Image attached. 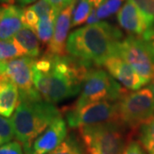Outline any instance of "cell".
I'll return each mask as SVG.
<instances>
[{
    "label": "cell",
    "instance_id": "8",
    "mask_svg": "<svg viewBox=\"0 0 154 154\" xmlns=\"http://www.w3.org/2000/svg\"><path fill=\"white\" fill-rule=\"evenodd\" d=\"M68 125L81 128L118 120V100H102L90 103L78 109H66Z\"/></svg>",
    "mask_w": 154,
    "mask_h": 154
},
{
    "label": "cell",
    "instance_id": "28",
    "mask_svg": "<svg viewBox=\"0 0 154 154\" xmlns=\"http://www.w3.org/2000/svg\"><path fill=\"white\" fill-rule=\"evenodd\" d=\"M122 154H147L140 141L129 140Z\"/></svg>",
    "mask_w": 154,
    "mask_h": 154
},
{
    "label": "cell",
    "instance_id": "4",
    "mask_svg": "<svg viewBox=\"0 0 154 154\" xmlns=\"http://www.w3.org/2000/svg\"><path fill=\"white\" fill-rule=\"evenodd\" d=\"M127 128L111 121L79 128L88 154H122L126 146Z\"/></svg>",
    "mask_w": 154,
    "mask_h": 154
},
{
    "label": "cell",
    "instance_id": "12",
    "mask_svg": "<svg viewBox=\"0 0 154 154\" xmlns=\"http://www.w3.org/2000/svg\"><path fill=\"white\" fill-rule=\"evenodd\" d=\"M66 136V122L61 116L35 140L30 154H49L64 141Z\"/></svg>",
    "mask_w": 154,
    "mask_h": 154
},
{
    "label": "cell",
    "instance_id": "23",
    "mask_svg": "<svg viewBox=\"0 0 154 154\" xmlns=\"http://www.w3.org/2000/svg\"><path fill=\"white\" fill-rule=\"evenodd\" d=\"M14 136L15 132L11 120L0 115V146L11 142Z\"/></svg>",
    "mask_w": 154,
    "mask_h": 154
},
{
    "label": "cell",
    "instance_id": "21",
    "mask_svg": "<svg viewBox=\"0 0 154 154\" xmlns=\"http://www.w3.org/2000/svg\"><path fill=\"white\" fill-rule=\"evenodd\" d=\"M138 9L148 28L154 25V0H128Z\"/></svg>",
    "mask_w": 154,
    "mask_h": 154
},
{
    "label": "cell",
    "instance_id": "22",
    "mask_svg": "<svg viewBox=\"0 0 154 154\" xmlns=\"http://www.w3.org/2000/svg\"><path fill=\"white\" fill-rule=\"evenodd\" d=\"M124 0H105V2L97 8V15L99 19H105L116 13L121 9Z\"/></svg>",
    "mask_w": 154,
    "mask_h": 154
},
{
    "label": "cell",
    "instance_id": "33",
    "mask_svg": "<svg viewBox=\"0 0 154 154\" xmlns=\"http://www.w3.org/2000/svg\"><path fill=\"white\" fill-rule=\"evenodd\" d=\"M89 1L92 3V5H94V8H99V6L101 5L105 0H89Z\"/></svg>",
    "mask_w": 154,
    "mask_h": 154
},
{
    "label": "cell",
    "instance_id": "14",
    "mask_svg": "<svg viewBox=\"0 0 154 154\" xmlns=\"http://www.w3.org/2000/svg\"><path fill=\"white\" fill-rule=\"evenodd\" d=\"M116 17L119 25L130 35L142 36L149 28L140 12L128 1L122 6Z\"/></svg>",
    "mask_w": 154,
    "mask_h": 154
},
{
    "label": "cell",
    "instance_id": "10",
    "mask_svg": "<svg viewBox=\"0 0 154 154\" xmlns=\"http://www.w3.org/2000/svg\"><path fill=\"white\" fill-rule=\"evenodd\" d=\"M75 3L64 7L59 12L56 20L54 33L50 43L47 45L45 54L51 56H65L67 53V41L69 38V30L71 27L72 17Z\"/></svg>",
    "mask_w": 154,
    "mask_h": 154
},
{
    "label": "cell",
    "instance_id": "25",
    "mask_svg": "<svg viewBox=\"0 0 154 154\" xmlns=\"http://www.w3.org/2000/svg\"><path fill=\"white\" fill-rule=\"evenodd\" d=\"M49 154H82L81 150L78 148L76 144L73 142L71 140H64L59 146L52 151Z\"/></svg>",
    "mask_w": 154,
    "mask_h": 154
},
{
    "label": "cell",
    "instance_id": "7",
    "mask_svg": "<svg viewBox=\"0 0 154 154\" xmlns=\"http://www.w3.org/2000/svg\"><path fill=\"white\" fill-rule=\"evenodd\" d=\"M116 56L128 63L147 83L154 79V51L141 36L123 38Z\"/></svg>",
    "mask_w": 154,
    "mask_h": 154
},
{
    "label": "cell",
    "instance_id": "36",
    "mask_svg": "<svg viewBox=\"0 0 154 154\" xmlns=\"http://www.w3.org/2000/svg\"><path fill=\"white\" fill-rule=\"evenodd\" d=\"M151 90L152 91V94H153L154 96V79L152 81V83H151Z\"/></svg>",
    "mask_w": 154,
    "mask_h": 154
},
{
    "label": "cell",
    "instance_id": "31",
    "mask_svg": "<svg viewBox=\"0 0 154 154\" xmlns=\"http://www.w3.org/2000/svg\"><path fill=\"white\" fill-rule=\"evenodd\" d=\"M47 1L52 5L53 8H55L57 11H61L65 7L64 0H47Z\"/></svg>",
    "mask_w": 154,
    "mask_h": 154
},
{
    "label": "cell",
    "instance_id": "30",
    "mask_svg": "<svg viewBox=\"0 0 154 154\" xmlns=\"http://www.w3.org/2000/svg\"><path fill=\"white\" fill-rule=\"evenodd\" d=\"M99 22H100V19L98 17V15H97V8H94L91 14H90V16L88 17L87 24L92 25V24H96Z\"/></svg>",
    "mask_w": 154,
    "mask_h": 154
},
{
    "label": "cell",
    "instance_id": "16",
    "mask_svg": "<svg viewBox=\"0 0 154 154\" xmlns=\"http://www.w3.org/2000/svg\"><path fill=\"white\" fill-rule=\"evenodd\" d=\"M13 38L24 50L27 57H30L33 58L39 55L40 53L39 39L33 29L26 26H23L17 32Z\"/></svg>",
    "mask_w": 154,
    "mask_h": 154
},
{
    "label": "cell",
    "instance_id": "1",
    "mask_svg": "<svg viewBox=\"0 0 154 154\" xmlns=\"http://www.w3.org/2000/svg\"><path fill=\"white\" fill-rule=\"evenodd\" d=\"M50 56L49 71H39L33 65V85L44 100L55 104L75 96L82 90L88 71L94 66L71 56Z\"/></svg>",
    "mask_w": 154,
    "mask_h": 154
},
{
    "label": "cell",
    "instance_id": "17",
    "mask_svg": "<svg viewBox=\"0 0 154 154\" xmlns=\"http://www.w3.org/2000/svg\"><path fill=\"white\" fill-rule=\"evenodd\" d=\"M60 11L54 10L51 14L45 17L39 18L38 26L36 28L35 33L38 36L39 41L44 45H48L52 38L54 33L56 20Z\"/></svg>",
    "mask_w": 154,
    "mask_h": 154
},
{
    "label": "cell",
    "instance_id": "32",
    "mask_svg": "<svg viewBox=\"0 0 154 154\" xmlns=\"http://www.w3.org/2000/svg\"><path fill=\"white\" fill-rule=\"evenodd\" d=\"M37 0H17V2L19 3V5L22 6H26L30 4H33L34 2H36Z\"/></svg>",
    "mask_w": 154,
    "mask_h": 154
},
{
    "label": "cell",
    "instance_id": "24",
    "mask_svg": "<svg viewBox=\"0 0 154 154\" xmlns=\"http://www.w3.org/2000/svg\"><path fill=\"white\" fill-rule=\"evenodd\" d=\"M38 21H39V18H38V15L35 13V11H33L30 6L23 10V14H22L23 26H26L28 28H31L35 32L37 26H38Z\"/></svg>",
    "mask_w": 154,
    "mask_h": 154
},
{
    "label": "cell",
    "instance_id": "11",
    "mask_svg": "<svg viewBox=\"0 0 154 154\" xmlns=\"http://www.w3.org/2000/svg\"><path fill=\"white\" fill-rule=\"evenodd\" d=\"M106 71L128 91H137L146 82L128 63L117 56L110 57L103 64Z\"/></svg>",
    "mask_w": 154,
    "mask_h": 154
},
{
    "label": "cell",
    "instance_id": "37",
    "mask_svg": "<svg viewBox=\"0 0 154 154\" xmlns=\"http://www.w3.org/2000/svg\"><path fill=\"white\" fill-rule=\"evenodd\" d=\"M4 59H3V57H2V55H1V53H0V61H3Z\"/></svg>",
    "mask_w": 154,
    "mask_h": 154
},
{
    "label": "cell",
    "instance_id": "29",
    "mask_svg": "<svg viewBox=\"0 0 154 154\" xmlns=\"http://www.w3.org/2000/svg\"><path fill=\"white\" fill-rule=\"evenodd\" d=\"M144 40L149 45V46L154 51V25L146 30V32L141 36Z\"/></svg>",
    "mask_w": 154,
    "mask_h": 154
},
{
    "label": "cell",
    "instance_id": "5",
    "mask_svg": "<svg viewBox=\"0 0 154 154\" xmlns=\"http://www.w3.org/2000/svg\"><path fill=\"white\" fill-rule=\"evenodd\" d=\"M154 116V96L151 88L126 91L118 100V120L134 131Z\"/></svg>",
    "mask_w": 154,
    "mask_h": 154
},
{
    "label": "cell",
    "instance_id": "18",
    "mask_svg": "<svg viewBox=\"0 0 154 154\" xmlns=\"http://www.w3.org/2000/svg\"><path fill=\"white\" fill-rule=\"evenodd\" d=\"M139 139L147 154H154V116L140 127Z\"/></svg>",
    "mask_w": 154,
    "mask_h": 154
},
{
    "label": "cell",
    "instance_id": "34",
    "mask_svg": "<svg viewBox=\"0 0 154 154\" xmlns=\"http://www.w3.org/2000/svg\"><path fill=\"white\" fill-rule=\"evenodd\" d=\"M0 3L3 5H13L15 0H0Z\"/></svg>",
    "mask_w": 154,
    "mask_h": 154
},
{
    "label": "cell",
    "instance_id": "3",
    "mask_svg": "<svg viewBox=\"0 0 154 154\" xmlns=\"http://www.w3.org/2000/svg\"><path fill=\"white\" fill-rule=\"evenodd\" d=\"M54 104L41 97L20 94L19 101L11 122L15 137L23 146L26 154H30L33 142L48 127L62 116Z\"/></svg>",
    "mask_w": 154,
    "mask_h": 154
},
{
    "label": "cell",
    "instance_id": "20",
    "mask_svg": "<svg viewBox=\"0 0 154 154\" xmlns=\"http://www.w3.org/2000/svg\"><path fill=\"white\" fill-rule=\"evenodd\" d=\"M94 8L89 0H79L76 8L73 12L71 27H77L87 22Z\"/></svg>",
    "mask_w": 154,
    "mask_h": 154
},
{
    "label": "cell",
    "instance_id": "6",
    "mask_svg": "<svg viewBox=\"0 0 154 154\" xmlns=\"http://www.w3.org/2000/svg\"><path fill=\"white\" fill-rule=\"evenodd\" d=\"M125 92L126 90L106 70L93 67L83 82L79 98L70 108L78 109L90 103L102 100L117 101Z\"/></svg>",
    "mask_w": 154,
    "mask_h": 154
},
{
    "label": "cell",
    "instance_id": "27",
    "mask_svg": "<svg viewBox=\"0 0 154 154\" xmlns=\"http://www.w3.org/2000/svg\"><path fill=\"white\" fill-rule=\"evenodd\" d=\"M0 154H23L22 145L17 140L8 142L0 146Z\"/></svg>",
    "mask_w": 154,
    "mask_h": 154
},
{
    "label": "cell",
    "instance_id": "2",
    "mask_svg": "<svg viewBox=\"0 0 154 154\" xmlns=\"http://www.w3.org/2000/svg\"><path fill=\"white\" fill-rule=\"evenodd\" d=\"M123 35L118 28L105 22L87 25L72 32L67 41V52L92 66H101L116 55Z\"/></svg>",
    "mask_w": 154,
    "mask_h": 154
},
{
    "label": "cell",
    "instance_id": "9",
    "mask_svg": "<svg viewBox=\"0 0 154 154\" xmlns=\"http://www.w3.org/2000/svg\"><path fill=\"white\" fill-rule=\"evenodd\" d=\"M34 63L35 60L30 57H22L7 61L5 75L17 85L20 94L28 95L39 94L33 85Z\"/></svg>",
    "mask_w": 154,
    "mask_h": 154
},
{
    "label": "cell",
    "instance_id": "35",
    "mask_svg": "<svg viewBox=\"0 0 154 154\" xmlns=\"http://www.w3.org/2000/svg\"><path fill=\"white\" fill-rule=\"evenodd\" d=\"M75 2H76V0H64V3H65V7L69 5L72 4V3H75Z\"/></svg>",
    "mask_w": 154,
    "mask_h": 154
},
{
    "label": "cell",
    "instance_id": "19",
    "mask_svg": "<svg viewBox=\"0 0 154 154\" xmlns=\"http://www.w3.org/2000/svg\"><path fill=\"white\" fill-rule=\"evenodd\" d=\"M0 53L4 60H11L22 57H27L24 50L14 38L0 41Z\"/></svg>",
    "mask_w": 154,
    "mask_h": 154
},
{
    "label": "cell",
    "instance_id": "15",
    "mask_svg": "<svg viewBox=\"0 0 154 154\" xmlns=\"http://www.w3.org/2000/svg\"><path fill=\"white\" fill-rule=\"evenodd\" d=\"M19 89L6 75H0V115L10 117L19 101Z\"/></svg>",
    "mask_w": 154,
    "mask_h": 154
},
{
    "label": "cell",
    "instance_id": "26",
    "mask_svg": "<svg viewBox=\"0 0 154 154\" xmlns=\"http://www.w3.org/2000/svg\"><path fill=\"white\" fill-rule=\"evenodd\" d=\"M30 7L35 11V13L38 15V18L49 15L55 10V8H53L47 0H38L34 5Z\"/></svg>",
    "mask_w": 154,
    "mask_h": 154
},
{
    "label": "cell",
    "instance_id": "13",
    "mask_svg": "<svg viewBox=\"0 0 154 154\" xmlns=\"http://www.w3.org/2000/svg\"><path fill=\"white\" fill-rule=\"evenodd\" d=\"M21 6L15 5H3L0 6V41L14 38L23 27Z\"/></svg>",
    "mask_w": 154,
    "mask_h": 154
}]
</instances>
